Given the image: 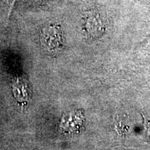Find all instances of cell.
Segmentation results:
<instances>
[{
    "mask_svg": "<svg viewBox=\"0 0 150 150\" xmlns=\"http://www.w3.org/2000/svg\"><path fill=\"white\" fill-rule=\"evenodd\" d=\"M41 40L49 50L59 47L61 40L59 29L55 27L47 28L42 33Z\"/></svg>",
    "mask_w": 150,
    "mask_h": 150,
    "instance_id": "6da1fadb",
    "label": "cell"
},
{
    "mask_svg": "<svg viewBox=\"0 0 150 150\" xmlns=\"http://www.w3.org/2000/svg\"><path fill=\"white\" fill-rule=\"evenodd\" d=\"M142 118H143V122H144V127L146 129V131H147L148 135L150 137V118H148L145 117V115H142Z\"/></svg>",
    "mask_w": 150,
    "mask_h": 150,
    "instance_id": "7a4b0ae2",
    "label": "cell"
}]
</instances>
